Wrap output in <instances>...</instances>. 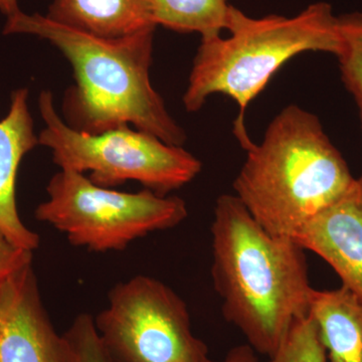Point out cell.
Listing matches in <instances>:
<instances>
[{
    "label": "cell",
    "mask_w": 362,
    "mask_h": 362,
    "mask_svg": "<svg viewBox=\"0 0 362 362\" xmlns=\"http://www.w3.org/2000/svg\"><path fill=\"white\" fill-rule=\"evenodd\" d=\"M211 232V277L223 315L270 358L310 312L306 250L264 230L235 194L216 199Z\"/></svg>",
    "instance_id": "1"
},
{
    "label": "cell",
    "mask_w": 362,
    "mask_h": 362,
    "mask_svg": "<svg viewBox=\"0 0 362 362\" xmlns=\"http://www.w3.org/2000/svg\"><path fill=\"white\" fill-rule=\"evenodd\" d=\"M154 32L106 39L21 11L8 16L4 28L6 35L47 40L70 62L76 85L66 92L63 109L71 127L96 134L130 125L183 146L185 130L150 81Z\"/></svg>",
    "instance_id": "2"
},
{
    "label": "cell",
    "mask_w": 362,
    "mask_h": 362,
    "mask_svg": "<svg viewBox=\"0 0 362 362\" xmlns=\"http://www.w3.org/2000/svg\"><path fill=\"white\" fill-rule=\"evenodd\" d=\"M233 181L235 197L264 230L291 238L341 197L354 176L318 117L297 105L278 114Z\"/></svg>",
    "instance_id": "3"
},
{
    "label": "cell",
    "mask_w": 362,
    "mask_h": 362,
    "mask_svg": "<svg viewBox=\"0 0 362 362\" xmlns=\"http://www.w3.org/2000/svg\"><path fill=\"white\" fill-rule=\"evenodd\" d=\"M226 30L228 37H202L183 105L188 112H197L214 94L230 98L239 107L235 134L240 144L250 138L245 125L247 106L288 61L306 52L337 56L341 44L338 16L326 2L311 4L291 18H252L230 6Z\"/></svg>",
    "instance_id": "4"
},
{
    "label": "cell",
    "mask_w": 362,
    "mask_h": 362,
    "mask_svg": "<svg viewBox=\"0 0 362 362\" xmlns=\"http://www.w3.org/2000/svg\"><path fill=\"white\" fill-rule=\"evenodd\" d=\"M44 129L39 144L51 150L52 161L61 169L89 173L100 187L115 188L137 181L157 194L168 195L194 180L202 171L199 159L182 146L168 144L130 125L101 133L83 132L62 118L49 90L39 97Z\"/></svg>",
    "instance_id": "5"
},
{
    "label": "cell",
    "mask_w": 362,
    "mask_h": 362,
    "mask_svg": "<svg viewBox=\"0 0 362 362\" xmlns=\"http://www.w3.org/2000/svg\"><path fill=\"white\" fill-rule=\"evenodd\" d=\"M47 199L35 218L90 252H121L149 233L170 230L187 218V202L152 190L124 192L100 187L87 175L61 169L47 183Z\"/></svg>",
    "instance_id": "6"
},
{
    "label": "cell",
    "mask_w": 362,
    "mask_h": 362,
    "mask_svg": "<svg viewBox=\"0 0 362 362\" xmlns=\"http://www.w3.org/2000/svg\"><path fill=\"white\" fill-rule=\"evenodd\" d=\"M98 334L116 362H204L209 347L192 329L187 305L146 275L118 283L94 317Z\"/></svg>",
    "instance_id": "7"
},
{
    "label": "cell",
    "mask_w": 362,
    "mask_h": 362,
    "mask_svg": "<svg viewBox=\"0 0 362 362\" xmlns=\"http://www.w3.org/2000/svg\"><path fill=\"white\" fill-rule=\"evenodd\" d=\"M0 362H74L45 310L33 262L0 284Z\"/></svg>",
    "instance_id": "8"
},
{
    "label": "cell",
    "mask_w": 362,
    "mask_h": 362,
    "mask_svg": "<svg viewBox=\"0 0 362 362\" xmlns=\"http://www.w3.org/2000/svg\"><path fill=\"white\" fill-rule=\"evenodd\" d=\"M294 240L323 259L341 286L362 301V175L307 221Z\"/></svg>",
    "instance_id": "9"
},
{
    "label": "cell",
    "mask_w": 362,
    "mask_h": 362,
    "mask_svg": "<svg viewBox=\"0 0 362 362\" xmlns=\"http://www.w3.org/2000/svg\"><path fill=\"white\" fill-rule=\"evenodd\" d=\"M39 145L28 108V90L21 88L11 98L8 113L0 120V230L16 246L33 252L37 233L21 220L16 204V177L23 157Z\"/></svg>",
    "instance_id": "10"
},
{
    "label": "cell",
    "mask_w": 362,
    "mask_h": 362,
    "mask_svg": "<svg viewBox=\"0 0 362 362\" xmlns=\"http://www.w3.org/2000/svg\"><path fill=\"white\" fill-rule=\"evenodd\" d=\"M45 16L106 39L156 30L157 26L152 0H52Z\"/></svg>",
    "instance_id": "11"
},
{
    "label": "cell",
    "mask_w": 362,
    "mask_h": 362,
    "mask_svg": "<svg viewBox=\"0 0 362 362\" xmlns=\"http://www.w3.org/2000/svg\"><path fill=\"white\" fill-rule=\"evenodd\" d=\"M309 315L330 362H362V301L346 288L313 290Z\"/></svg>",
    "instance_id": "12"
},
{
    "label": "cell",
    "mask_w": 362,
    "mask_h": 362,
    "mask_svg": "<svg viewBox=\"0 0 362 362\" xmlns=\"http://www.w3.org/2000/svg\"><path fill=\"white\" fill-rule=\"evenodd\" d=\"M152 6L156 25L206 37L226 30L230 4L228 0H152Z\"/></svg>",
    "instance_id": "13"
},
{
    "label": "cell",
    "mask_w": 362,
    "mask_h": 362,
    "mask_svg": "<svg viewBox=\"0 0 362 362\" xmlns=\"http://www.w3.org/2000/svg\"><path fill=\"white\" fill-rule=\"evenodd\" d=\"M341 44L337 54L343 84L354 97L362 127V13L338 16Z\"/></svg>",
    "instance_id": "14"
},
{
    "label": "cell",
    "mask_w": 362,
    "mask_h": 362,
    "mask_svg": "<svg viewBox=\"0 0 362 362\" xmlns=\"http://www.w3.org/2000/svg\"><path fill=\"white\" fill-rule=\"evenodd\" d=\"M318 326L310 315L296 321L268 362H327Z\"/></svg>",
    "instance_id": "15"
},
{
    "label": "cell",
    "mask_w": 362,
    "mask_h": 362,
    "mask_svg": "<svg viewBox=\"0 0 362 362\" xmlns=\"http://www.w3.org/2000/svg\"><path fill=\"white\" fill-rule=\"evenodd\" d=\"M64 334L70 344L74 362H116L104 346L90 314H78Z\"/></svg>",
    "instance_id": "16"
},
{
    "label": "cell",
    "mask_w": 362,
    "mask_h": 362,
    "mask_svg": "<svg viewBox=\"0 0 362 362\" xmlns=\"http://www.w3.org/2000/svg\"><path fill=\"white\" fill-rule=\"evenodd\" d=\"M33 262V252L16 246L0 230V284L14 271Z\"/></svg>",
    "instance_id": "17"
},
{
    "label": "cell",
    "mask_w": 362,
    "mask_h": 362,
    "mask_svg": "<svg viewBox=\"0 0 362 362\" xmlns=\"http://www.w3.org/2000/svg\"><path fill=\"white\" fill-rule=\"evenodd\" d=\"M256 354L249 344L239 345L233 347L223 361H214L207 358L204 362H261Z\"/></svg>",
    "instance_id": "18"
},
{
    "label": "cell",
    "mask_w": 362,
    "mask_h": 362,
    "mask_svg": "<svg viewBox=\"0 0 362 362\" xmlns=\"http://www.w3.org/2000/svg\"><path fill=\"white\" fill-rule=\"evenodd\" d=\"M20 11L18 0H0V11L6 16V18Z\"/></svg>",
    "instance_id": "19"
}]
</instances>
